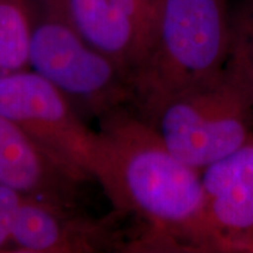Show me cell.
<instances>
[{
	"instance_id": "30bf717a",
	"label": "cell",
	"mask_w": 253,
	"mask_h": 253,
	"mask_svg": "<svg viewBox=\"0 0 253 253\" xmlns=\"http://www.w3.org/2000/svg\"><path fill=\"white\" fill-rule=\"evenodd\" d=\"M33 21L26 0H0V67L2 73L28 67Z\"/></svg>"
},
{
	"instance_id": "277c9868",
	"label": "cell",
	"mask_w": 253,
	"mask_h": 253,
	"mask_svg": "<svg viewBox=\"0 0 253 253\" xmlns=\"http://www.w3.org/2000/svg\"><path fill=\"white\" fill-rule=\"evenodd\" d=\"M28 67L61 91L84 119L131 108L126 73L48 15L32 26Z\"/></svg>"
},
{
	"instance_id": "8fae6325",
	"label": "cell",
	"mask_w": 253,
	"mask_h": 253,
	"mask_svg": "<svg viewBox=\"0 0 253 253\" xmlns=\"http://www.w3.org/2000/svg\"><path fill=\"white\" fill-rule=\"evenodd\" d=\"M229 23L226 62L240 73L253 95V0L229 2Z\"/></svg>"
},
{
	"instance_id": "7c38bea8",
	"label": "cell",
	"mask_w": 253,
	"mask_h": 253,
	"mask_svg": "<svg viewBox=\"0 0 253 253\" xmlns=\"http://www.w3.org/2000/svg\"><path fill=\"white\" fill-rule=\"evenodd\" d=\"M145 1L150 2V4H154V5H157L158 4V0H145Z\"/></svg>"
},
{
	"instance_id": "8992f818",
	"label": "cell",
	"mask_w": 253,
	"mask_h": 253,
	"mask_svg": "<svg viewBox=\"0 0 253 253\" xmlns=\"http://www.w3.org/2000/svg\"><path fill=\"white\" fill-rule=\"evenodd\" d=\"M41 2L45 15L71 28L84 42L119 65L128 78L149 49L157 5L145 0H41Z\"/></svg>"
},
{
	"instance_id": "52a82bcc",
	"label": "cell",
	"mask_w": 253,
	"mask_h": 253,
	"mask_svg": "<svg viewBox=\"0 0 253 253\" xmlns=\"http://www.w3.org/2000/svg\"><path fill=\"white\" fill-rule=\"evenodd\" d=\"M199 175L217 252H253V136Z\"/></svg>"
},
{
	"instance_id": "3957f363",
	"label": "cell",
	"mask_w": 253,
	"mask_h": 253,
	"mask_svg": "<svg viewBox=\"0 0 253 253\" xmlns=\"http://www.w3.org/2000/svg\"><path fill=\"white\" fill-rule=\"evenodd\" d=\"M140 118L176 157L201 171L253 136V95L226 62L216 79L163 101Z\"/></svg>"
},
{
	"instance_id": "5b68a950",
	"label": "cell",
	"mask_w": 253,
	"mask_h": 253,
	"mask_svg": "<svg viewBox=\"0 0 253 253\" xmlns=\"http://www.w3.org/2000/svg\"><path fill=\"white\" fill-rule=\"evenodd\" d=\"M0 113L75 175L84 181L95 179L99 132L38 73L25 68L0 74Z\"/></svg>"
},
{
	"instance_id": "ba28073f",
	"label": "cell",
	"mask_w": 253,
	"mask_h": 253,
	"mask_svg": "<svg viewBox=\"0 0 253 253\" xmlns=\"http://www.w3.org/2000/svg\"><path fill=\"white\" fill-rule=\"evenodd\" d=\"M84 182L0 113V185L25 198L74 209L78 188Z\"/></svg>"
},
{
	"instance_id": "7a4b0ae2",
	"label": "cell",
	"mask_w": 253,
	"mask_h": 253,
	"mask_svg": "<svg viewBox=\"0 0 253 253\" xmlns=\"http://www.w3.org/2000/svg\"><path fill=\"white\" fill-rule=\"evenodd\" d=\"M229 0H158L154 36L131 73V109L144 115L216 79L229 54Z\"/></svg>"
},
{
	"instance_id": "6da1fadb",
	"label": "cell",
	"mask_w": 253,
	"mask_h": 253,
	"mask_svg": "<svg viewBox=\"0 0 253 253\" xmlns=\"http://www.w3.org/2000/svg\"><path fill=\"white\" fill-rule=\"evenodd\" d=\"M99 123L95 181L120 212L147 223L144 248L153 243L151 248L167 251L217 252L199 171L176 157L129 107L106 114Z\"/></svg>"
},
{
	"instance_id": "9c48e42d",
	"label": "cell",
	"mask_w": 253,
	"mask_h": 253,
	"mask_svg": "<svg viewBox=\"0 0 253 253\" xmlns=\"http://www.w3.org/2000/svg\"><path fill=\"white\" fill-rule=\"evenodd\" d=\"M65 209L25 198L15 214L11 242L27 252H87L108 243L102 227Z\"/></svg>"
}]
</instances>
